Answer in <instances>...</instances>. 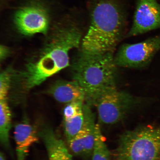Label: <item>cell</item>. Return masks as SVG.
<instances>
[{"label": "cell", "mask_w": 160, "mask_h": 160, "mask_svg": "<svg viewBox=\"0 0 160 160\" xmlns=\"http://www.w3.org/2000/svg\"><path fill=\"white\" fill-rule=\"evenodd\" d=\"M82 33L72 25L57 30L39 51L28 60L23 69L12 74L21 89L26 91L70 65V51L79 47Z\"/></svg>", "instance_id": "obj_1"}, {"label": "cell", "mask_w": 160, "mask_h": 160, "mask_svg": "<svg viewBox=\"0 0 160 160\" xmlns=\"http://www.w3.org/2000/svg\"><path fill=\"white\" fill-rule=\"evenodd\" d=\"M122 0H92L90 23L82 41L81 51L93 55L113 53L127 27Z\"/></svg>", "instance_id": "obj_2"}, {"label": "cell", "mask_w": 160, "mask_h": 160, "mask_svg": "<svg viewBox=\"0 0 160 160\" xmlns=\"http://www.w3.org/2000/svg\"><path fill=\"white\" fill-rule=\"evenodd\" d=\"M113 53L93 55L81 51L73 60V79L84 91L88 105L102 93L117 88V66Z\"/></svg>", "instance_id": "obj_3"}, {"label": "cell", "mask_w": 160, "mask_h": 160, "mask_svg": "<svg viewBox=\"0 0 160 160\" xmlns=\"http://www.w3.org/2000/svg\"><path fill=\"white\" fill-rule=\"evenodd\" d=\"M114 160H160V125L140 126L120 136Z\"/></svg>", "instance_id": "obj_4"}, {"label": "cell", "mask_w": 160, "mask_h": 160, "mask_svg": "<svg viewBox=\"0 0 160 160\" xmlns=\"http://www.w3.org/2000/svg\"><path fill=\"white\" fill-rule=\"evenodd\" d=\"M136 101L131 94L116 88L102 93L89 106L96 107L100 122L111 125L124 119L135 107Z\"/></svg>", "instance_id": "obj_5"}, {"label": "cell", "mask_w": 160, "mask_h": 160, "mask_svg": "<svg viewBox=\"0 0 160 160\" xmlns=\"http://www.w3.org/2000/svg\"><path fill=\"white\" fill-rule=\"evenodd\" d=\"M160 50V37L134 44H124L114 56L117 67L141 68L148 65Z\"/></svg>", "instance_id": "obj_6"}, {"label": "cell", "mask_w": 160, "mask_h": 160, "mask_svg": "<svg viewBox=\"0 0 160 160\" xmlns=\"http://www.w3.org/2000/svg\"><path fill=\"white\" fill-rule=\"evenodd\" d=\"M14 21L20 32L26 35L45 34L48 29V15L43 8L39 5L26 6L18 10Z\"/></svg>", "instance_id": "obj_7"}, {"label": "cell", "mask_w": 160, "mask_h": 160, "mask_svg": "<svg viewBox=\"0 0 160 160\" xmlns=\"http://www.w3.org/2000/svg\"><path fill=\"white\" fill-rule=\"evenodd\" d=\"M160 28V5L156 0H138L133 23L127 37Z\"/></svg>", "instance_id": "obj_8"}, {"label": "cell", "mask_w": 160, "mask_h": 160, "mask_svg": "<svg viewBox=\"0 0 160 160\" xmlns=\"http://www.w3.org/2000/svg\"><path fill=\"white\" fill-rule=\"evenodd\" d=\"M84 121L82 128L72 139L67 142L69 150L74 155L91 157L95 140V117L90 106L84 103Z\"/></svg>", "instance_id": "obj_9"}, {"label": "cell", "mask_w": 160, "mask_h": 160, "mask_svg": "<svg viewBox=\"0 0 160 160\" xmlns=\"http://www.w3.org/2000/svg\"><path fill=\"white\" fill-rule=\"evenodd\" d=\"M16 160H25L30 148L39 140L38 132L27 119L18 123L14 130Z\"/></svg>", "instance_id": "obj_10"}, {"label": "cell", "mask_w": 160, "mask_h": 160, "mask_svg": "<svg viewBox=\"0 0 160 160\" xmlns=\"http://www.w3.org/2000/svg\"><path fill=\"white\" fill-rule=\"evenodd\" d=\"M49 93L57 101L63 103L85 101L84 91L78 82L59 80L52 85Z\"/></svg>", "instance_id": "obj_11"}, {"label": "cell", "mask_w": 160, "mask_h": 160, "mask_svg": "<svg viewBox=\"0 0 160 160\" xmlns=\"http://www.w3.org/2000/svg\"><path fill=\"white\" fill-rule=\"evenodd\" d=\"M47 152L49 160H72L71 154L62 140L56 135L52 128L46 125L38 132Z\"/></svg>", "instance_id": "obj_12"}, {"label": "cell", "mask_w": 160, "mask_h": 160, "mask_svg": "<svg viewBox=\"0 0 160 160\" xmlns=\"http://www.w3.org/2000/svg\"><path fill=\"white\" fill-rule=\"evenodd\" d=\"M12 114L7 99L0 100V142L4 148L11 150L9 133L11 128Z\"/></svg>", "instance_id": "obj_13"}, {"label": "cell", "mask_w": 160, "mask_h": 160, "mask_svg": "<svg viewBox=\"0 0 160 160\" xmlns=\"http://www.w3.org/2000/svg\"><path fill=\"white\" fill-rule=\"evenodd\" d=\"M91 157L92 160H111V153L98 123L95 127V143Z\"/></svg>", "instance_id": "obj_14"}, {"label": "cell", "mask_w": 160, "mask_h": 160, "mask_svg": "<svg viewBox=\"0 0 160 160\" xmlns=\"http://www.w3.org/2000/svg\"><path fill=\"white\" fill-rule=\"evenodd\" d=\"M84 121L83 111L75 116L63 119V129L67 141L73 138L82 128Z\"/></svg>", "instance_id": "obj_15"}, {"label": "cell", "mask_w": 160, "mask_h": 160, "mask_svg": "<svg viewBox=\"0 0 160 160\" xmlns=\"http://www.w3.org/2000/svg\"><path fill=\"white\" fill-rule=\"evenodd\" d=\"M12 80V73L9 70H6L0 76V100L7 99Z\"/></svg>", "instance_id": "obj_16"}, {"label": "cell", "mask_w": 160, "mask_h": 160, "mask_svg": "<svg viewBox=\"0 0 160 160\" xmlns=\"http://www.w3.org/2000/svg\"><path fill=\"white\" fill-rule=\"evenodd\" d=\"M10 51L8 48L1 45L0 47V59L1 61L5 59L9 55Z\"/></svg>", "instance_id": "obj_17"}, {"label": "cell", "mask_w": 160, "mask_h": 160, "mask_svg": "<svg viewBox=\"0 0 160 160\" xmlns=\"http://www.w3.org/2000/svg\"><path fill=\"white\" fill-rule=\"evenodd\" d=\"M0 160H5V156L2 152L0 153Z\"/></svg>", "instance_id": "obj_18"}]
</instances>
